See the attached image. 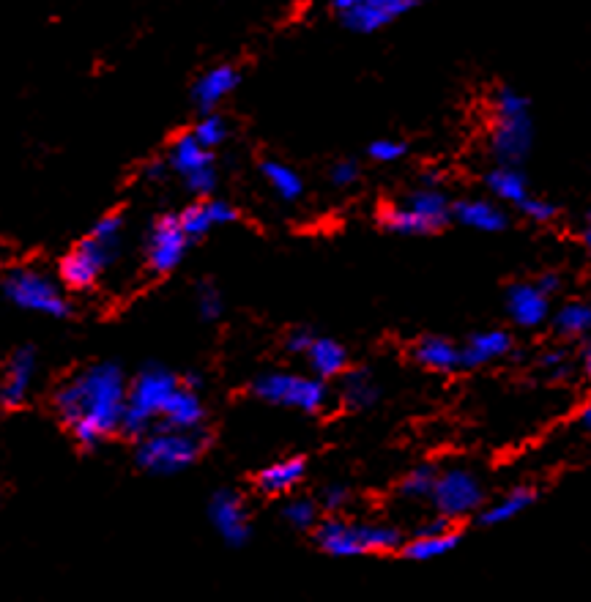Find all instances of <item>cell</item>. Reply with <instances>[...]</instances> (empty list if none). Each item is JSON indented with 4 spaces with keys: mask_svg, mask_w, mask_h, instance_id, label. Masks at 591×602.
I'll return each mask as SVG.
<instances>
[{
    "mask_svg": "<svg viewBox=\"0 0 591 602\" xmlns=\"http://www.w3.org/2000/svg\"><path fill=\"white\" fill-rule=\"evenodd\" d=\"M192 137L206 151H214V148H219L228 140V121L222 115H206L203 121H197V126L192 129Z\"/></svg>",
    "mask_w": 591,
    "mask_h": 602,
    "instance_id": "obj_33",
    "label": "cell"
},
{
    "mask_svg": "<svg viewBox=\"0 0 591 602\" xmlns=\"http://www.w3.org/2000/svg\"><path fill=\"white\" fill-rule=\"evenodd\" d=\"M304 356L310 362L312 373L318 375V381L337 378V375H343L348 370V351L337 340H329V337H315L310 351Z\"/></svg>",
    "mask_w": 591,
    "mask_h": 602,
    "instance_id": "obj_22",
    "label": "cell"
},
{
    "mask_svg": "<svg viewBox=\"0 0 591 602\" xmlns=\"http://www.w3.org/2000/svg\"><path fill=\"white\" fill-rule=\"evenodd\" d=\"M312 337L310 329H293L291 334H288V340H285V348L291 353H307L312 345Z\"/></svg>",
    "mask_w": 591,
    "mask_h": 602,
    "instance_id": "obj_41",
    "label": "cell"
},
{
    "mask_svg": "<svg viewBox=\"0 0 591 602\" xmlns=\"http://www.w3.org/2000/svg\"><path fill=\"white\" fill-rule=\"evenodd\" d=\"M126 397L129 384L124 370L113 362H99L66 378L55 389L52 405L74 441L85 449H96L107 436L121 433Z\"/></svg>",
    "mask_w": 591,
    "mask_h": 602,
    "instance_id": "obj_1",
    "label": "cell"
},
{
    "mask_svg": "<svg viewBox=\"0 0 591 602\" xmlns=\"http://www.w3.org/2000/svg\"><path fill=\"white\" fill-rule=\"evenodd\" d=\"M512 351V337L507 332H479L468 340L466 348H460V364L463 367H482V364L504 359Z\"/></svg>",
    "mask_w": 591,
    "mask_h": 602,
    "instance_id": "obj_20",
    "label": "cell"
},
{
    "mask_svg": "<svg viewBox=\"0 0 591 602\" xmlns=\"http://www.w3.org/2000/svg\"><path fill=\"white\" fill-rule=\"evenodd\" d=\"M312 540L329 556L337 559H351V556H370V553H400L403 548V534L394 526L384 523H353L340 515H329L323 518L315 531Z\"/></svg>",
    "mask_w": 591,
    "mask_h": 602,
    "instance_id": "obj_3",
    "label": "cell"
},
{
    "mask_svg": "<svg viewBox=\"0 0 591 602\" xmlns=\"http://www.w3.org/2000/svg\"><path fill=\"white\" fill-rule=\"evenodd\" d=\"M416 362L427 367V370H436V373H452L460 364V348L452 345L444 337H422L411 351Z\"/></svg>",
    "mask_w": 591,
    "mask_h": 602,
    "instance_id": "obj_24",
    "label": "cell"
},
{
    "mask_svg": "<svg viewBox=\"0 0 591 602\" xmlns=\"http://www.w3.org/2000/svg\"><path fill=\"white\" fill-rule=\"evenodd\" d=\"M553 329L561 337H583L591 332V307L583 301H570L564 304L556 318H553Z\"/></svg>",
    "mask_w": 591,
    "mask_h": 602,
    "instance_id": "obj_30",
    "label": "cell"
},
{
    "mask_svg": "<svg viewBox=\"0 0 591 602\" xmlns=\"http://www.w3.org/2000/svg\"><path fill=\"white\" fill-rule=\"evenodd\" d=\"M381 225L392 233L400 236H425V233H436L433 225L422 219L419 214H414L408 206H386L381 211Z\"/></svg>",
    "mask_w": 591,
    "mask_h": 602,
    "instance_id": "obj_29",
    "label": "cell"
},
{
    "mask_svg": "<svg viewBox=\"0 0 591 602\" xmlns=\"http://www.w3.org/2000/svg\"><path fill=\"white\" fill-rule=\"evenodd\" d=\"M178 222H181V230L187 233V239H203L208 230H214L211 219H208L206 203H192L187 206L181 214H178Z\"/></svg>",
    "mask_w": 591,
    "mask_h": 602,
    "instance_id": "obj_34",
    "label": "cell"
},
{
    "mask_svg": "<svg viewBox=\"0 0 591 602\" xmlns=\"http://www.w3.org/2000/svg\"><path fill=\"white\" fill-rule=\"evenodd\" d=\"M405 206L411 208L414 214H419L422 219H427L433 230H441L452 219V203L446 200L444 192H438V189H416L408 195V203Z\"/></svg>",
    "mask_w": 591,
    "mask_h": 602,
    "instance_id": "obj_25",
    "label": "cell"
},
{
    "mask_svg": "<svg viewBox=\"0 0 591 602\" xmlns=\"http://www.w3.org/2000/svg\"><path fill=\"white\" fill-rule=\"evenodd\" d=\"M170 167L184 176V184L195 198H208L217 189L214 154L200 146L192 132L176 137V143L170 146Z\"/></svg>",
    "mask_w": 591,
    "mask_h": 602,
    "instance_id": "obj_10",
    "label": "cell"
},
{
    "mask_svg": "<svg viewBox=\"0 0 591 602\" xmlns=\"http://www.w3.org/2000/svg\"><path fill=\"white\" fill-rule=\"evenodd\" d=\"M583 247H586V252L591 255V228H586V233H583Z\"/></svg>",
    "mask_w": 591,
    "mask_h": 602,
    "instance_id": "obj_46",
    "label": "cell"
},
{
    "mask_svg": "<svg viewBox=\"0 0 591 602\" xmlns=\"http://www.w3.org/2000/svg\"><path fill=\"white\" fill-rule=\"evenodd\" d=\"M520 211H523L531 222H550V219H556V206H553V203L540 198H531V195L523 200Z\"/></svg>",
    "mask_w": 591,
    "mask_h": 602,
    "instance_id": "obj_37",
    "label": "cell"
},
{
    "mask_svg": "<svg viewBox=\"0 0 591 602\" xmlns=\"http://www.w3.org/2000/svg\"><path fill=\"white\" fill-rule=\"evenodd\" d=\"M507 310L523 329H537L548 318V296L534 282H515L507 293Z\"/></svg>",
    "mask_w": 591,
    "mask_h": 602,
    "instance_id": "obj_16",
    "label": "cell"
},
{
    "mask_svg": "<svg viewBox=\"0 0 591 602\" xmlns=\"http://www.w3.org/2000/svg\"><path fill=\"white\" fill-rule=\"evenodd\" d=\"M239 72L233 69V66H214V69H208L200 80L192 88V99L200 110H214L225 96H230L236 91V85H239Z\"/></svg>",
    "mask_w": 591,
    "mask_h": 602,
    "instance_id": "obj_18",
    "label": "cell"
},
{
    "mask_svg": "<svg viewBox=\"0 0 591 602\" xmlns=\"http://www.w3.org/2000/svg\"><path fill=\"white\" fill-rule=\"evenodd\" d=\"M6 299L20 310L39 312L47 318H66L72 312V304L63 296L55 282L36 269H14L3 280Z\"/></svg>",
    "mask_w": 591,
    "mask_h": 602,
    "instance_id": "obj_8",
    "label": "cell"
},
{
    "mask_svg": "<svg viewBox=\"0 0 591 602\" xmlns=\"http://www.w3.org/2000/svg\"><path fill=\"white\" fill-rule=\"evenodd\" d=\"M124 217L107 214L94 225V230L61 260V280L72 291L94 288L102 274L113 266L118 247H121Z\"/></svg>",
    "mask_w": 591,
    "mask_h": 602,
    "instance_id": "obj_2",
    "label": "cell"
},
{
    "mask_svg": "<svg viewBox=\"0 0 591 602\" xmlns=\"http://www.w3.org/2000/svg\"><path fill=\"white\" fill-rule=\"evenodd\" d=\"M348 499H351V493H348L343 485H329V488L321 493V501H318V507L326 509L329 515H337L340 509H345Z\"/></svg>",
    "mask_w": 591,
    "mask_h": 602,
    "instance_id": "obj_39",
    "label": "cell"
},
{
    "mask_svg": "<svg viewBox=\"0 0 591 602\" xmlns=\"http://www.w3.org/2000/svg\"><path fill=\"white\" fill-rule=\"evenodd\" d=\"M452 217L466 228L482 230V233H498L509 225L507 214L490 200H457L452 206Z\"/></svg>",
    "mask_w": 591,
    "mask_h": 602,
    "instance_id": "obj_19",
    "label": "cell"
},
{
    "mask_svg": "<svg viewBox=\"0 0 591 602\" xmlns=\"http://www.w3.org/2000/svg\"><path fill=\"white\" fill-rule=\"evenodd\" d=\"M36 367H39V359L28 345L11 353L0 373V408H20L28 400L36 381Z\"/></svg>",
    "mask_w": 591,
    "mask_h": 602,
    "instance_id": "obj_14",
    "label": "cell"
},
{
    "mask_svg": "<svg viewBox=\"0 0 591 602\" xmlns=\"http://www.w3.org/2000/svg\"><path fill=\"white\" fill-rule=\"evenodd\" d=\"M356 178H359V167L351 159H343L332 167V181L337 187H351Z\"/></svg>",
    "mask_w": 591,
    "mask_h": 602,
    "instance_id": "obj_40",
    "label": "cell"
},
{
    "mask_svg": "<svg viewBox=\"0 0 591 602\" xmlns=\"http://www.w3.org/2000/svg\"><path fill=\"white\" fill-rule=\"evenodd\" d=\"M208 447V436L203 430H151L146 438L137 441L135 463L156 477H173L195 466L197 457Z\"/></svg>",
    "mask_w": 591,
    "mask_h": 602,
    "instance_id": "obj_6",
    "label": "cell"
},
{
    "mask_svg": "<svg viewBox=\"0 0 591 602\" xmlns=\"http://www.w3.org/2000/svg\"><path fill=\"white\" fill-rule=\"evenodd\" d=\"M189 239L181 230L178 214H165L159 217L148 230L146 239V260L148 269L154 274H170L181 266V260L187 255Z\"/></svg>",
    "mask_w": 591,
    "mask_h": 602,
    "instance_id": "obj_12",
    "label": "cell"
},
{
    "mask_svg": "<svg viewBox=\"0 0 591 602\" xmlns=\"http://www.w3.org/2000/svg\"><path fill=\"white\" fill-rule=\"evenodd\" d=\"M252 392L258 400L271 405H285L307 414H318L329 405V389L318 378L296 373H263L255 378Z\"/></svg>",
    "mask_w": 591,
    "mask_h": 602,
    "instance_id": "obj_7",
    "label": "cell"
},
{
    "mask_svg": "<svg viewBox=\"0 0 591 602\" xmlns=\"http://www.w3.org/2000/svg\"><path fill=\"white\" fill-rule=\"evenodd\" d=\"M488 189L498 200H507L515 206H523V200L529 198V184H526V176L518 167H493L488 173Z\"/></svg>",
    "mask_w": 591,
    "mask_h": 602,
    "instance_id": "obj_26",
    "label": "cell"
},
{
    "mask_svg": "<svg viewBox=\"0 0 591 602\" xmlns=\"http://www.w3.org/2000/svg\"><path fill=\"white\" fill-rule=\"evenodd\" d=\"M282 518L296 531H315V526L321 523V507H318V501L304 499V496L288 499L282 507Z\"/></svg>",
    "mask_w": 591,
    "mask_h": 602,
    "instance_id": "obj_31",
    "label": "cell"
},
{
    "mask_svg": "<svg viewBox=\"0 0 591 602\" xmlns=\"http://www.w3.org/2000/svg\"><path fill=\"white\" fill-rule=\"evenodd\" d=\"M537 501V490L534 488H515L509 490L507 496H501L498 501H493L490 507L479 509V526H501V523H509L512 518H518L520 512H526Z\"/></svg>",
    "mask_w": 591,
    "mask_h": 602,
    "instance_id": "obj_23",
    "label": "cell"
},
{
    "mask_svg": "<svg viewBox=\"0 0 591 602\" xmlns=\"http://www.w3.org/2000/svg\"><path fill=\"white\" fill-rule=\"evenodd\" d=\"M206 211L214 228H219V225H230V222L239 219V211L230 206L228 200H206Z\"/></svg>",
    "mask_w": 591,
    "mask_h": 602,
    "instance_id": "obj_38",
    "label": "cell"
},
{
    "mask_svg": "<svg viewBox=\"0 0 591 602\" xmlns=\"http://www.w3.org/2000/svg\"><path fill=\"white\" fill-rule=\"evenodd\" d=\"M197 312H200V318L203 321H217L219 315H222V296L214 285H200L197 288Z\"/></svg>",
    "mask_w": 591,
    "mask_h": 602,
    "instance_id": "obj_35",
    "label": "cell"
},
{
    "mask_svg": "<svg viewBox=\"0 0 591 602\" xmlns=\"http://www.w3.org/2000/svg\"><path fill=\"white\" fill-rule=\"evenodd\" d=\"M378 400V386L370 370H351L343 375V403L348 408H367Z\"/></svg>",
    "mask_w": 591,
    "mask_h": 602,
    "instance_id": "obj_28",
    "label": "cell"
},
{
    "mask_svg": "<svg viewBox=\"0 0 591 602\" xmlns=\"http://www.w3.org/2000/svg\"><path fill=\"white\" fill-rule=\"evenodd\" d=\"M181 384L173 370L162 364H148L135 375L126 397V414L121 422V433L129 438H146L151 430H156L167 400Z\"/></svg>",
    "mask_w": 591,
    "mask_h": 602,
    "instance_id": "obj_4",
    "label": "cell"
},
{
    "mask_svg": "<svg viewBox=\"0 0 591 602\" xmlns=\"http://www.w3.org/2000/svg\"><path fill=\"white\" fill-rule=\"evenodd\" d=\"M542 364H545L548 370H553V375H556V378L567 375V370H570V364H567V356H564V351L548 353V356L542 359Z\"/></svg>",
    "mask_w": 591,
    "mask_h": 602,
    "instance_id": "obj_42",
    "label": "cell"
},
{
    "mask_svg": "<svg viewBox=\"0 0 591 602\" xmlns=\"http://www.w3.org/2000/svg\"><path fill=\"white\" fill-rule=\"evenodd\" d=\"M408 146L400 143V140H389V137H381V140H375L367 148V154L373 156L375 162H397V159H403Z\"/></svg>",
    "mask_w": 591,
    "mask_h": 602,
    "instance_id": "obj_36",
    "label": "cell"
},
{
    "mask_svg": "<svg viewBox=\"0 0 591 602\" xmlns=\"http://www.w3.org/2000/svg\"><path fill=\"white\" fill-rule=\"evenodd\" d=\"M589 228H591V211H589Z\"/></svg>",
    "mask_w": 591,
    "mask_h": 602,
    "instance_id": "obj_47",
    "label": "cell"
},
{
    "mask_svg": "<svg viewBox=\"0 0 591 602\" xmlns=\"http://www.w3.org/2000/svg\"><path fill=\"white\" fill-rule=\"evenodd\" d=\"M534 140L529 99L512 88H498L493 96V126H490V151L498 162L507 167H518L526 159Z\"/></svg>",
    "mask_w": 591,
    "mask_h": 602,
    "instance_id": "obj_5",
    "label": "cell"
},
{
    "mask_svg": "<svg viewBox=\"0 0 591 602\" xmlns=\"http://www.w3.org/2000/svg\"><path fill=\"white\" fill-rule=\"evenodd\" d=\"M463 540V534L452 526V529L438 531V534H422L416 531L411 540L403 542L400 548V556L411 561H430L438 559V556H446L449 551H455L457 545Z\"/></svg>",
    "mask_w": 591,
    "mask_h": 602,
    "instance_id": "obj_21",
    "label": "cell"
},
{
    "mask_svg": "<svg viewBox=\"0 0 591 602\" xmlns=\"http://www.w3.org/2000/svg\"><path fill=\"white\" fill-rule=\"evenodd\" d=\"M438 471L433 466H419L414 471H408L400 482L397 493L408 501H430L433 485H436Z\"/></svg>",
    "mask_w": 591,
    "mask_h": 602,
    "instance_id": "obj_32",
    "label": "cell"
},
{
    "mask_svg": "<svg viewBox=\"0 0 591 602\" xmlns=\"http://www.w3.org/2000/svg\"><path fill=\"white\" fill-rule=\"evenodd\" d=\"M260 173H263L266 184H269V187L274 189V192H277L282 200L293 203V200L301 198V192H304V181H301L299 173H296L293 167L285 165V162L266 159V162L260 165Z\"/></svg>",
    "mask_w": 591,
    "mask_h": 602,
    "instance_id": "obj_27",
    "label": "cell"
},
{
    "mask_svg": "<svg viewBox=\"0 0 591 602\" xmlns=\"http://www.w3.org/2000/svg\"><path fill=\"white\" fill-rule=\"evenodd\" d=\"M203 419H206V408H203V400L197 395L195 389L178 384V389L173 392V397L167 400L165 411H162V419L156 430H181V433H189V430H203Z\"/></svg>",
    "mask_w": 591,
    "mask_h": 602,
    "instance_id": "obj_15",
    "label": "cell"
},
{
    "mask_svg": "<svg viewBox=\"0 0 591 602\" xmlns=\"http://www.w3.org/2000/svg\"><path fill=\"white\" fill-rule=\"evenodd\" d=\"M485 501V490L477 474H471L468 468H446L436 477L433 493H430V504L436 507L438 518L463 520L482 509Z\"/></svg>",
    "mask_w": 591,
    "mask_h": 602,
    "instance_id": "obj_9",
    "label": "cell"
},
{
    "mask_svg": "<svg viewBox=\"0 0 591 602\" xmlns=\"http://www.w3.org/2000/svg\"><path fill=\"white\" fill-rule=\"evenodd\" d=\"M583 367H586V375L591 378V343L586 345V353H583Z\"/></svg>",
    "mask_w": 591,
    "mask_h": 602,
    "instance_id": "obj_45",
    "label": "cell"
},
{
    "mask_svg": "<svg viewBox=\"0 0 591 602\" xmlns=\"http://www.w3.org/2000/svg\"><path fill=\"white\" fill-rule=\"evenodd\" d=\"M414 0H337L334 17L353 33H375L414 9Z\"/></svg>",
    "mask_w": 591,
    "mask_h": 602,
    "instance_id": "obj_11",
    "label": "cell"
},
{
    "mask_svg": "<svg viewBox=\"0 0 591 602\" xmlns=\"http://www.w3.org/2000/svg\"><path fill=\"white\" fill-rule=\"evenodd\" d=\"M559 285H561L559 274H542L540 282H537V288H540V291L545 293V296H550V293L559 291Z\"/></svg>",
    "mask_w": 591,
    "mask_h": 602,
    "instance_id": "obj_43",
    "label": "cell"
},
{
    "mask_svg": "<svg viewBox=\"0 0 591 602\" xmlns=\"http://www.w3.org/2000/svg\"><path fill=\"white\" fill-rule=\"evenodd\" d=\"M581 425H583V430H589V433H591V403L583 405V411H581Z\"/></svg>",
    "mask_w": 591,
    "mask_h": 602,
    "instance_id": "obj_44",
    "label": "cell"
},
{
    "mask_svg": "<svg viewBox=\"0 0 591 602\" xmlns=\"http://www.w3.org/2000/svg\"><path fill=\"white\" fill-rule=\"evenodd\" d=\"M208 520H211V526L217 529L219 537L228 542L230 548H241L252 537L247 504L233 490H217L211 496V501H208Z\"/></svg>",
    "mask_w": 591,
    "mask_h": 602,
    "instance_id": "obj_13",
    "label": "cell"
},
{
    "mask_svg": "<svg viewBox=\"0 0 591 602\" xmlns=\"http://www.w3.org/2000/svg\"><path fill=\"white\" fill-rule=\"evenodd\" d=\"M304 474H307L304 457H285L260 471L255 477V488L266 496H288L293 488H299Z\"/></svg>",
    "mask_w": 591,
    "mask_h": 602,
    "instance_id": "obj_17",
    "label": "cell"
}]
</instances>
